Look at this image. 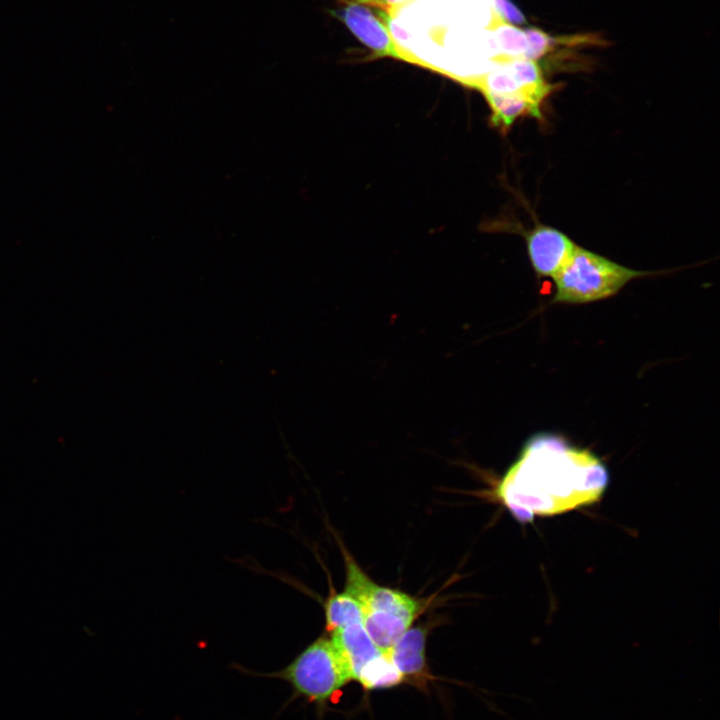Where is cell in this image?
<instances>
[{
	"label": "cell",
	"mask_w": 720,
	"mask_h": 720,
	"mask_svg": "<svg viewBox=\"0 0 720 720\" xmlns=\"http://www.w3.org/2000/svg\"><path fill=\"white\" fill-rule=\"evenodd\" d=\"M404 680L386 652L370 661L359 672L356 681L365 689H385L399 685Z\"/></svg>",
	"instance_id": "10"
},
{
	"label": "cell",
	"mask_w": 720,
	"mask_h": 720,
	"mask_svg": "<svg viewBox=\"0 0 720 720\" xmlns=\"http://www.w3.org/2000/svg\"><path fill=\"white\" fill-rule=\"evenodd\" d=\"M496 20L494 36L496 46L502 52L499 59L500 64L515 59H526L529 45L523 29L505 23L497 16Z\"/></svg>",
	"instance_id": "11"
},
{
	"label": "cell",
	"mask_w": 720,
	"mask_h": 720,
	"mask_svg": "<svg viewBox=\"0 0 720 720\" xmlns=\"http://www.w3.org/2000/svg\"><path fill=\"white\" fill-rule=\"evenodd\" d=\"M345 563V591L363 610V626L382 651H387L425 610L428 601L375 583L342 549Z\"/></svg>",
	"instance_id": "2"
},
{
	"label": "cell",
	"mask_w": 720,
	"mask_h": 720,
	"mask_svg": "<svg viewBox=\"0 0 720 720\" xmlns=\"http://www.w3.org/2000/svg\"><path fill=\"white\" fill-rule=\"evenodd\" d=\"M608 482L605 466L589 451L542 437L526 445L496 495L517 521L528 523L593 505Z\"/></svg>",
	"instance_id": "1"
},
{
	"label": "cell",
	"mask_w": 720,
	"mask_h": 720,
	"mask_svg": "<svg viewBox=\"0 0 720 720\" xmlns=\"http://www.w3.org/2000/svg\"><path fill=\"white\" fill-rule=\"evenodd\" d=\"M254 676L287 682L295 695L324 705L351 676L330 638L320 637L309 644L284 668Z\"/></svg>",
	"instance_id": "4"
},
{
	"label": "cell",
	"mask_w": 720,
	"mask_h": 720,
	"mask_svg": "<svg viewBox=\"0 0 720 720\" xmlns=\"http://www.w3.org/2000/svg\"><path fill=\"white\" fill-rule=\"evenodd\" d=\"M330 13L345 23L376 57H392L408 61L393 41L382 19L369 7L355 1L347 3L340 9L331 10Z\"/></svg>",
	"instance_id": "5"
},
{
	"label": "cell",
	"mask_w": 720,
	"mask_h": 720,
	"mask_svg": "<svg viewBox=\"0 0 720 720\" xmlns=\"http://www.w3.org/2000/svg\"><path fill=\"white\" fill-rule=\"evenodd\" d=\"M647 275L622 266L599 254L575 246L571 256L553 277V303L584 304L616 294L629 281Z\"/></svg>",
	"instance_id": "3"
},
{
	"label": "cell",
	"mask_w": 720,
	"mask_h": 720,
	"mask_svg": "<svg viewBox=\"0 0 720 720\" xmlns=\"http://www.w3.org/2000/svg\"><path fill=\"white\" fill-rule=\"evenodd\" d=\"M496 16L511 25L526 24V18L520 8L512 0H494Z\"/></svg>",
	"instance_id": "13"
},
{
	"label": "cell",
	"mask_w": 720,
	"mask_h": 720,
	"mask_svg": "<svg viewBox=\"0 0 720 720\" xmlns=\"http://www.w3.org/2000/svg\"><path fill=\"white\" fill-rule=\"evenodd\" d=\"M330 634V639L341 656L351 680H356L361 669L383 653L371 640L363 623L351 624Z\"/></svg>",
	"instance_id": "7"
},
{
	"label": "cell",
	"mask_w": 720,
	"mask_h": 720,
	"mask_svg": "<svg viewBox=\"0 0 720 720\" xmlns=\"http://www.w3.org/2000/svg\"><path fill=\"white\" fill-rule=\"evenodd\" d=\"M325 630L328 633L339 628L363 623V610L360 603L345 590L331 592L324 603Z\"/></svg>",
	"instance_id": "9"
},
{
	"label": "cell",
	"mask_w": 720,
	"mask_h": 720,
	"mask_svg": "<svg viewBox=\"0 0 720 720\" xmlns=\"http://www.w3.org/2000/svg\"><path fill=\"white\" fill-rule=\"evenodd\" d=\"M527 40L529 49L526 54V59L536 60L545 55L555 44V38L548 35L543 30L528 26L523 29Z\"/></svg>",
	"instance_id": "12"
},
{
	"label": "cell",
	"mask_w": 720,
	"mask_h": 720,
	"mask_svg": "<svg viewBox=\"0 0 720 720\" xmlns=\"http://www.w3.org/2000/svg\"><path fill=\"white\" fill-rule=\"evenodd\" d=\"M428 632L426 625L411 626L386 651L404 679L424 678L427 674L425 646Z\"/></svg>",
	"instance_id": "8"
},
{
	"label": "cell",
	"mask_w": 720,
	"mask_h": 720,
	"mask_svg": "<svg viewBox=\"0 0 720 720\" xmlns=\"http://www.w3.org/2000/svg\"><path fill=\"white\" fill-rule=\"evenodd\" d=\"M527 251L535 272L554 277L571 256L576 244L560 230L535 226L526 236Z\"/></svg>",
	"instance_id": "6"
},
{
	"label": "cell",
	"mask_w": 720,
	"mask_h": 720,
	"mask_svg": "<svg viewBox=\"0 0 720 720\" xmlns=\"http://www.w3.org/2000/svg\"><path fill=\"white\" fill-rule=\"evenodd\" d=\"M358 3H371L376 5H387V4H395L399 2L400 0H355Z\"/></svg>",
	"instance_id": "14"
}]
</instances>
